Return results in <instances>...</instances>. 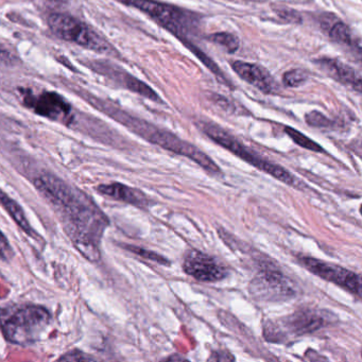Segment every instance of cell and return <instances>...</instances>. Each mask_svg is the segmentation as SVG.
Returning a JSON list of instances; mask_svg holds the SVG:
<instances>
[{
    "mask_svg": "<svg viewBox=\"0 0 362 362\" xmlns=\"http://www.w3.org/2000/svg\"><path fill=\"white\" fill-rule=\"evenodd\" d=\"M35 185L54 205L80 253L90 262H98L99 245L109 226L107 216L92 199L54 175H41L35 180Z\"/></svg>",
    "mask_w": 362,
    "mask_h": 362,
    "instance_id": "cell-1",
    "label": "cell"
},
{
    "mask_svg": "<svg viewBox=\"0 0 362 362\" xmlns=\"http://www.w3.org/2000/svg\"><path fill=\"white\" fill-rule=\"evenodd\" d=\"M52 321L49 311L35 305L0 313V326L4 336L10 342L18 345L33 344L39 341Z\"/></svg>",
    "mask_w": 362,
    "mask_h": 362,
    "instance_id": "cell-2",
    "label": "cell"
},
{
    "mask_svg": "<svg viewBox=\"0 0 362 362\" xmlns=\"http://www.w3.org/2000/svg\"><path fill=\"white\" fill-rule=\"evenodd\" d=\"M202 130L204 131L205 134L209 139H213L218 145L226 148V150L232 152L235 156L247 162V164L259 169L262 173H268L271 177H275L279 181L287 184V185L296 186V177L287 169L283 168V167L274 164V163L264 160L262 156H258L256 152H254L253 150L245 147L238 139H235L233 135L226 132L223 129L220 128L217 124H211V122L203 124Z\"/></svg>",
    "mask_w": 362,
    "mask_h": 362,
    "instance_id": "cell-3",
    "label": "cell"
},
{
    "mask_svg": "<svg viewBox=\"0 0 362 362\" xmlns=\"http://www.w3.org/2000/svg\"><path fill=\"white\" fill-rule=\"evenodd\" d=\"M329 313L315 309H300L279 322H268L264 326L267 341L284 343L288 337H300L321 329L329 323Z\"/></svg>",
    "mask_w": 362,
    "mask_h": 362,
    "instance_id": "cell-4",
    "label": "cell"
},
{
    "mask_svg": "<svg viewBox=\"0 0 362 362\" xmlns=\"http://www.w3.org/2000/svg\"><path fill=\"white\" fill-rule=\"evenodd\" d=\"M118 3L144 12L163 28L173 33L184 45L192 43L187 39L194 20L185 11L156 0H117Z\"/></svg>",
    "mask_w": 362,
    "mask_h": 362,
    "instance_id": "cell-5",
    "label": "cell"
},
{
    "mask_svg": "<svg viewBox=\"0 0 362 362\" xmlns=\"http://www.w3.org/2000/svg\"><path fill=\"white\" fill-rule=\"evenodd\" d=\"M48 26L52 33L67 42L98 52H112V47L105 40L99 37L88 25L78 18L64 13H52L48 18Z\"/></svg>",
    "mask_w": 362,
    "mask_h": 362,
    "instance_id": "cell-6",
    "label": "cell"
},
{
    "mask_svg": "<svg viewBox=\"0 0 362 362\" xmlns=\"http://www.w3.org/2000/svg\"><path fill=\"white\" fill-rule=\"evenodd\" d=\"M251 296L264 302H281L296 296L292 281L271 262L260 264L258 274L250 286Z\"/></svg>",
    "mask_w": 362,
    "mask_h": 362,
    "instance_id": "cell-7",
    "label": "cell"
},
{
    "mask_svg": "<svg viewBox=\"0 0 362 362\" xmlns=\"http://www.w3.org/2000/svg\"><path fill=\"white\" fill-rule=\"evenodd\" d=\"M24 103L37 115L48 119L69 124L73 122L71 107L61 95L54 92H45L35 96L30 90H25Z\"/></svg>",
    "mask_w": 362,
    "mask_h": 362,
    "instance_id": "cell-8",
    "label": "cell"
},
{
    "mask_svg": "<svg viewBox=\"0 0 362 362\" xmlns=\"http://www.w3.org/2000/svg\"><path fill=\"white\" fill-rule=\"evenodd\" d=\"M298 262L313 274L344 288L351 294L361 296V279L355 272H351L336 264L315 259V258L307 257V256L298 258Z\"/></svg>",
    "mask_w": 362,
    "mask_h": 362,
    "instance_id": "cell-9",
    "label": "cell"
},
{
    "mask_svg": "<svg viewBox=\"0 0 362 362\" xmlns=\"http://www.w3.org/2000/svg\"><path fill=\"white\" fill-rule=\"evenodd\" d=\"M183 270L186 274L202 283H216L226 279L228 274V269L221 262L198 250H190L186 253Z\"/></svg>",
    "mask_w": 362,
    "mask_h": 362,
    "instance_id": "cell-10",
    "label": "cell"
},
{
    "mask_svg": "<svg viewBox=\"0 0 362 362\" xmlns=\"http://www.w3.org/2000/svg\"><path fill=\"white\" fill-rule=\"evenodd\" d=\"M93 69L97 73H100L101 75L111 78L116 83L128 88L131 92L136 93V94L146 97V98L150 99V100L156 101V103L160 101L158 95L149 86H147L145 82L136 79V78L131 76L130 74L117 69L114 65L107 64V63L95 62L93 64Z\"/></svg>",
    "mask_w": 362,
    "mask_h": 362,
    "instance_id": "cell-11",
    "label": "cell"
},
{
    "mask_svg": "<svg viewBox=\"0 0 362 362\" xmlns=\"http://www.w3.org/2000/svg\"><path fill=\"white\" fill-rule=\"evenodd\" d=\"M232 69L241 79L262 92L266 94L276 92L279 84H276L272 76L262 67L243 61H235L232 63Z\"/></svg>",
    "mask_w": 362,
    "mask_h": 362,
    "instance_id": "cell-12",
    "label": "cell"
},
{
    "mask_svg": "<svg viewBox=\"0 0 362 362\" xmlns=\"http://www.w3.org/2000/svg\"><path fill=\"white\" fill-rule=\"evenodd\" d=\"M317 65L332 79L343 84H349L360 92L361 90V78L356 73L353 67L334 59L324 58L317 61Z\"/></svg>",
    "mask_w": 362,
    "mask_h": 362,
    "instance_id": "cell-13",
    "label": "cell"
},
{
    "mask_svg": "<svg viewBox=\"0 0 362 362\" xmlns=\"http://www.w3.org/2000/svg\"><path fill=\"white\" fill-rule=\"evenodd\" d=\"M100 194L115 200L122 201L139 207L149 206V199L141 190L129 187L120 183L109 184V185H100L97 187Z\"/></svg>",
    "mask_w": 362,
    "mask_h": 362,
    "instance_id": "cell-14",
    "label": "cell"
},
{
    "mask_svg": "<svg viewBox=\"0 0 362 362\" xmlns=\"http://www.w3.org/2000/svg\"><path fill=\"white\" fill-rule=\"evenodd\" d=\"M0 205H3L4 209L11 216L12 219L18 223V226H20L27 235L33 237V238H37V237H39L37 236V232L33 230L31 224L29 223L28 219H27L22 206H21L16 201H14L13 199L10 198V197L1 189H0Z\"/></svg>",
    "mask_w": 362,
    "mask_h": 362,
    "instance_id": "cell-15",
    "label": "cell"
},
{
    "mask_svg": "<svg viewBox=\"0 0 362 362\" xmlns=\"http://www.w3.org/2000/svg\"><path fill=\"white\" fill-rule=\"evenodd\" d=\"M285 132L300 147L313 152H324L323 148L319 144L315 143L313 139H308L306 135L303 134L300 131L290 128V127H286Z\"/></svg>",
    "mask_w": 362,
    "mask_h": 362,
    "instance_id": "cell-16",
    "label": "cell"
},
{
    "mask_svg": "<svg viewBox=\"0 0 362 362\" xmlns=\"http://www.w3.org/2000/svg\"><path fill=\"white\" fill-rule=\"evenodd\" d=\"M207 39L214 42V43L218 44V45L222 46L230 54L236 52L238 50L239 45H240L238 37L236 35H230V33H214V35H209Z\"/></svg>",
    "mask_w": 362,
    "mask_h": 362,
    "instance_id": "cell-17",
    "label": "cell"
},
{
    "mask_svg": "<svg viewBox=\"0 0 362 362\" xmlns=\"http://www.w3.org/2000/svg\"><path fill=\"white\" fill-rule=\"evenodd\" d=\"M329 37L337 43H351V31L349 27L343 23H337L332 27L329 31Z\"/></svg>",
    "mask_w": 362,
    "mask_h": 362,
    "instance_id": "cell-18",
    "label": "cell"
},
{
    "mask_svg": "<svg viewBox=\"0 0 362 362\" xmlns=\"http://www.w3.org/2000/svg\"><path fill=\"white\" fill-rule=\"evenodd\" d=\"M306 80V73L300 69H292V71L284 74L283 82L288 88H298L305 83Z\"/></svg>",
    "mask_w": 362,
    "mask_h": 362,
    "instance_id": "cell-19",
    "label": "cell"
},
{
    "mask_svg": "<svg viewBox=\"0 0 362 362\" xmlns=\"http://www.w3.org/2000/svg\"><path fill=\"white\" fill-rule=\"evenodd\" d=\"M127 249L130 250L131 252L136 254V255L145 258V259L151 260V262H158V264H164V266L169 264L167 258L156 253V252L148 251V250L143 249V247H132V245H129V247H127Z\"/></svg>",
    "mask_w": 362,
    "mask_h": 362,
    "instance_id": "cell-20",
    "label": "cell"
},
{
    "mask_svg": "<svg viewBox=\"0 0 362 362\" xmlns=\"http://www.w3.org/2000/svg\"><path fill=\"white\" fill-rule=\"evenodd\" d=\"M305 119L309 126L315 128H328L332 124V122L320 112H310L305 116Z\"/></svg>",
    "mask_w": 362,
    "mask_h": 362,
    "instance_id": "cell-21",
    "label": "cell"
},
{
    "mask_svg": "<svg viewBox=\"0 0 362 362\" xmlns=\"http://www.w3.org/2000/svg\"><path fill=\"white\" fill-rule=\"evenodd\" d=\"M14 256L13 249L7 237L0 230V258L4 260L12 259Z\"/></svg>",
    "mask_w": 362,
    "mask_h": 362,
    "instance_id": "cell-22",
    "label": "cell"
},
{
    "mask_svg": "<svg viewBox=\"0 0 362 362\" xmlns=\"http://www.w3.org/2000/svg\"><path fill=\"white\" fill-rule=\"evenodd\" d=\"M234 359V356L226 351H214L211 357L209 358V360H215V361H233Z\"/></svg>",
    "mask_w": 362,
    "mask_h": 362,
    "instance_id": "cell-23",
    "label": "cell"
},
{
    "mask_svg": "<svg viewBox=\"0 0 362 362\" xmlns=\"http://www.w3.org/2000/svg\"><path fill=\"white\" fill-rule=\"evenodd\" d=\"M0 62L7 63V64L16 62V58H14V56H12L11 52L6 49L1 44H0Z\"/></svg>",
    "mask_w": 362,
    "mask_h": 362,
    "instance_id": "cell-24",
    "label": "cell"
},
{
    "mask_svg": "<svg viewBox=\"0 0 362 362\" xmlns=\"http://www.w3.org/2000/svg\"><path fill=\"white\" fill-rule=\"evenodd\" d=\"M61 360H71V361H82V360H93V358L88 357V356H84L82 353L75 354V356L71 355V353L67 354V355L63 356L61 358Z\"/></svg>",
    "mask_w": 362,
    "mask_h": 362,
    "instance_id": "cell-25",
    "label": "cell"
},
{
    "mask_svg": "<svg viewBox=\"0 0 362 362\" xmlns=\"http://www.w3.org/2000/svg\"><path fill=\"white\" fill-rule=\"evenodd\" d=\"M281 16L284 18H287V20L291 21V22H296V18L298 20H300V16H298V14L296 13V12L293 11H289V10H284V12H281Z\"/></svg>",
    "mask_w": 362,
    "mask_h": 362,
    "instance_id": "cell-26",
    "label": "cell"
},
{
    "mask_svg": "<svg viewBox=\"0 0 362 362\" xmlns=\"http://www.w3.org/2000/svg\"><path fill=\"white\" fill-rule=\"evenodd\" d=\"M165 360H168V361H171V360H185V358L181 357V356H171V357L166 358Z\"/></svg>",
    "mask_w": 362,
    "mask_h": 362,
    "instance_id": "cell-27",
    "label": "cell"
},
{
    "mask_svg": "<svg viewBox=\"0 0 362 362\" xmlns=\"http://www.w3.org/2000/svg\"><path fill=\"white\" fill-rule=\"evenodd\" d=\"M52 1H54V3H65L66 0H52Z\"/></svg>",
    "mask_w": 362,
    "mask_h": 362,
    "instance_id": "cell-28",
    "label": "cell"
}]
</instances>
